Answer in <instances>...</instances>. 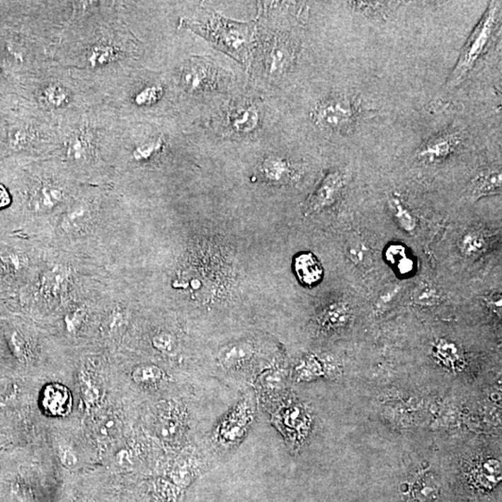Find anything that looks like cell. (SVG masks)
I'll list each match as a JSON object with an SVG mask.
<instances>
[{"label": "cell", "instance_id": "obj_39", "mask_svg": "<svg viewBox=\"0 0 502 502\" xmlns=\"http://www.w3.org/2000/svg\"><path fill=\"white\" fill-rule=\"evenodd\" d=\"M438 300V293L435 289L430 286H423L418 287L416 291L415 301L418 304L427 305L433 304Z\"/></svg>", "mask_w": 502, "mask_h": 502}, {"label": "cell", "instance_id": "obj_35", "mask_svg": "<svg viewBox=\"0 0 502 502\" xmlns=\"http://www.w3.org/2000/svg\"><path fill=\"white\" fill-rule=\"evenodd\" d=\"M438 486L433 482V479H426V478L416 481V485L413 489L416 498L423 501H430L438 497Z\"/></svg>", "mask_w": 502, "mask_h": 502}, {"label": "cell", "instance_id": "obj_9", "mask_svg": "<svg viewBox=\"0 0 502 502\" xmlns=\"http://www.w3.org/2000/svg\"><path fill=\"white\" fill-rule=\"evenodd\" d=\"M460 144L455 133H441L428 139L417 152L418 159L428 164H435L447 159Z\"/></svg>", "mask_w": 502, "mask_h": 502}, {"label": "cell", "instance_id": "obj_30", "mask_svg": "<svg viewBox=\"0 0 502 502\" xmlns=\"http://www.w3.org/2000/svg\"><path fill=\"white\" fill-rule=\"evenodd\" d=\"M322 361L316 358V356H308L301 361L298 367H296L297 378L301 381H311L324 374V367Z\"/></svg>", "mask_w": 502, "mask_h": 502}, {"label": "cell", "instance_id": "obj_18", "mask_svg": "<svg viewBox=\"0 0 502 502\" xmlns=\"http://www.w3.org/2000/svg\"><path fill=\"white\" fill-rule=\"evenodd\" d=\"M433 358L438 363L450 370H456L462 364V355L455 343L447 340H439L433 344Z\"/></svg>", "mask_w": 502, "mask_h": 502}, {"label": "cell", "instance_id": "obj_41", "mask_svg": "<svg viewBox=\"0 0 502 502\" xmlns=\"http://www.w3.org/2000/svg\"><path fill=\"white\" fill-rule=\"evenodd\" d=\"M350 4L364 14H370V16H377L381 14L382 11L386 7V3L382 2H350Z\"/></svg>", "mask_w": 502, "mask_h": 502}, {"label": "cell", "instance_id": "obj_7", "mask_svg": "<svg viewBox=\"0 0 502 502\" xmlns=\"http://www.w3.org/2000/svg\"><path fill=\"white\" fill-rule=\"evenodd\" d=\"M253 418V408L249 400L239 404L236 409L224 418L218 430L217 438L224 445H232L241 440Z\"/></svg>", "mask_w": 502, "mask_h": 502}, {"label": "cell", "instance_id": "obj_15", "mask_svg": "<svg viewBox=\"0 0 502 502\" xmlns=\"http://www.w3.org/2000/svg\"><path fill=\"white\" fill-rule=\"evenodd\" d=\"M91 219V210L84 202H76L62 214L61 229L67 234H76L83 230Z\"/></svg>", "mask_w": 502, "mask_h": 502}, {"label": "cell", "instance_id": "obj_8", "mask_svg": "<svg viewBox=\"0 0 502 502\" xmlns=\"http://www.w3.org/2000/svg\"><path fill=\"white\" fill-rule=\"evenodd\" d=\"M346 184V177L343 171H329L309 198V210L312 212H320L332 206L340 198Z\"/></svg>", "mask_w": 502, "mask_h": 502}, {"label": "cell", "instance_id": "obj_32", "mask_svg": "<svg viewBox=\"0 0 502 502\" xmlns=\"http://www.w3.org/2000/svg\"><path fill=\"white\" fill-rule=\"evenodd\" d=\"M163 93H164V91L160 85L147 86L135 94L133 100L139 106H149L159 102L161 99Z\"/></svg>", "mask_w": 502, "mask_h": 502}, {"label": "cell", "instance_id": "obj_25", "mask_svg": "<svg viewBox=\"0 0 502 502\" xmlns=\"http://www.w3.org/2000/svg\"><path fill=\"white\" fill-rule=\"evenodd\" d=\"M388 205L398 224L403 230L409 232V233L415 230L417 227V219L401 199L396 197L392 198L389 200Z\"/></svg>", "mask_w": 502, "mask_h": 502}, {"label": "cell", "instance_id": "obj_13", "mask_svg": "<svg viewBox=\"0 0 502 502\" xmlns=\"http://www.w3.org/2000/svg\"><path fill=\"white\" fill-rule=\"evenodd\" d=\"M264 179L274 184H285L293 176V168L289 160L278 156H268L261 164Z\"/></svg>", "mask_w": 502, "mask_h": 502}, {"label": "cell", "instance_id": "obj_38", "mask_svg": "<svg viewBox=\"0 0 502 502\" xmlns=\"http://www.w3.org/2000/svg\"><path fill=\"white\" fill-rule=\"evenodd\" d=\"M87 316L84 308H76L70 311L64 317V323L68 331L76 332L79 331Z\"/></svg>", "mask_w": 502, "mask_h": 502}, {"label": "cell", "instance_id": "obj_19", "mask_svg": "<svg viewBox=\"0 0 502 502\" xmlns=\"http://www.w3.org/2000/svg\"><path fill=\"white\" fill-rule=\"evenodd\" d=\"M298 405L284 406L275 414V423L279 424L282 432L287 436L292 438V432L300 430L302 423H304V412Z\"/></svg>", "mask_w": 502, "mask_h": 502}, {"label": "cell", "instance_id": "obj_2", "mask_svg": "<svg viewBox=\"0 0 502 502\" xmlns=\"http://www.w3.org/2000/svg\"><path fill=\"white\" fill-rule=\"evenodd\" d=\"M181 23L215 49L251 67L256 45V23L237 22L207 8H198L194 16L184 18Z\"/></svg>", "mask_w": 502, "mask_h": 502}, {"label": "cell", "instance_id": "obj_43", "mask_svg": "<svg viewBox=\"0 0 502 502\" xmlns=\"http://www.w3.org/2000/svg\"><path fill=\"white\" fill-rule=\"evenodd\" d=\"M59 456H60L62 465L67 468L72 469L76 467L77 462H79L75 452L70 448H61Z\"/></svg>", "mask_w": 502, "mask_h": 502}, {"label": "cell", "instance_id": "obj_23", "mask_svg": "<svg viewBox=\"0 0 502 502\" xmlns=\"http://www.w3.org/2000/svg\"><path fill=\"white\" fill-rule=\"evenodd\" d=\"M92 142L90 136L85 132H77L71 136L67 144V154L75 161H81L90 156Z\"/></svg>", "mask_w": 502, "mask_h": 502}, {"label": "cell", "instance_id": "obj_16", "mask_svg": "<svg viewBox=\"0 0 502 502\" xmlns=\"http://www.w3.org/2000/svg\"><path fill=\"white\" fill-rule=\"evenodd\" d=\"M253 355V346L248 341L230 344L221 350L219 361L227 370H234L246 363Z\"/></svg>", "mask_w": 502, "mask_h": 502}, {"label": "cell", "instance_id": "obj_37", "mask_svg": "<svg viewBox=\"0 0 502 502\" xmlns=\"http://www.w3.org/2000/svg\"><path fill=\"white\" fill-rule=\"evenodd\" d=\"M153 346L159 352L164 353H171L176 349V338L169 332H159L154 336L152 340Z\"/></svg>", "mask_w": 502, "mask_h": 502}, {"label": "cell", "instance_id": "obj_40", "mask_svg": "<svg viewBox=\"0 0 502 502\" xmlns=\"http://www.w3.org/2000/svg\"><path fill=\"white\" fill-rule=\"evenodd\" d=\"M282 382H283V375L278 371L266 373L261 379V386L263 390L275 392L276 389L280 388Z\"/></svg>", "mask_w": 502, "mask_h": 502}, {"label": "cell", "instance_id": "obj_29", "mask_svg": "<svg viewBox=\"0 0 502 502\" xmlns=\"http://www.w3.org/2000/svg\"><path fill=\"white\" fill-rule=\"evenodd\" d=\"M69 100L67 91L60 85H47L41 92V101L52 108H61L67 105Z\"/></svg>", "mask_w": 502, "mask_h": 502}, {"label": "cell", "instance_id": "obj_26", "mask_svg": "<svg viewBox=\"0 0 502 502\" xmlns=\"http://www.w3.org/2000/svg\"><path fill=\"white\" fill-rule=\"evenodd\" d=\"M117 50L107 44H98L88 52L87 61L93 67H105L117 59Z\"/></svg>", "mask_w": 502, "mask_h": 502}, {"label": "cell", "instance_id": "obj_6", "mask_svg": "<svg viewBox=\"0 0 502 502\" xmlns=\"http://www.w3.org/2000/svg\"><path fill=\"white\" fill-rule=\"evenodd\" d=\"M229 130L239 137L251 136L259 130L261 113L259 107L251 101H239L232 103L225 115Z\"/></svg>", "mask_w": 502, "mask_h": 502}, {"label": "cell", "instance_id": "obj_4", "mask_svg": "<svg viewBox=\"0 0 502 502\" xmlns=\"http://www.w3.org/2000/svg\"><path fill=\"white\" fill-rule=\"evenodd\" d=\"M359 106L352 98L334 95L321 101L311 113L312 120L329 132H349L358 121Z\"/></svg>", "mask_w": 502, "mask_h": 502}, {"label": "cell", "instance_id": "obj_31", "mask_svg": "<svg viewBox=\"0 0 502 502\" xmlns=\"http://www.w3.org/2000/svg\"><path fill=\"white\" fill-rule=\"evenodd\" d=\"M486 246V240L482 234L477 232H470L464 234L460 243V249L467 256H474L481 253Z\"/></svg>", "mask_w": 502, "mask_h": 502}, {"label": "cell", "instance_id": "obj_3", "mask_svg": "<svg viewBox=\"0 0 502 502\" xmlns=\"http://www.w3.org/2000/svg\"><path fill=\"white\" fill-rule=\"evenodd\" d=\"M501 3H490L485 14L472 33L460 53L455 68L447 80V87L454 89L464 82L471 75L477 62L485 55L496 31L501 16Z\"/></svg>", "mask_w": 502, "mask_h": 502}, {"label": "cell", "instance_id": "obj_21", "mask_svg": "<svg viewBox=\"0 0 502 502\" xmlns=\"http://www.w3.org/2000/svg\"><path fill=\"white\" fill-rule=\"evenodd\" d=\"M350 310L348 306L343 302H336L331 304L322 314L320 319L321 325L326 329L343 328L348 322Z\"/></svg>", "mask_w": 502, "mask_h": 502}, {"label": "cell", "instance_id": "obj_14", "mask_svg": "<svg viewBox=\"0 0 502 502\" xmlns=\"http://www.w3.org/2000/svg\"><path fill=\"white\" fill-rule=\"evenodd\" d=\"M475 485L484 489H492L501 482V465L495 459L480 460L472 472Z\"/></svg>", "mask_w": 502, "mask_h": 502}, {"label": "cell", "instance_id": "obj_33", "mask_svg": "<svg viewBox=\"0 0 502 502\" xmlns=\"http://www.w3.org/2000/svg\"><path fill=\"white\" fill-rule=\"evenodd\" d=\"M7 341L11 353L18 360L28 361L29 358L28 347L23 336L16 331H11L7 334Z\"/></svg>", "mask_w": 502, "mask_h": 502}, {"label": "cell", "instance_id": "obj_1", "mask_svg": "<svg viewBox=\"0 0 502 502\" xmlns=\"http://www.w3.org/2000/svg\"><path fill=\"white\" fill-rule=\"evenodd\" d=\"M256 25V45L252 57L257 69L267 79L274 81L286 74L296 61L298 38L290 28H285L287 22L282 19L284 3H278L279 19L276 16L275 2L260 3Z\"/></svg>", "mask_w": 502, "mask_h": 502}, {"label": "cell", "instance_id": "obj_12", "mask_svg": "<svg viewBox=\"0 0 502 502\" xmlns=\"http://www.w3.org/2000/svg\"><path fill=\"white\" fill-rule=\"evenodd\" d=\"M293 268L297 278L304 286L313 287L322 280V266L316 257L310 252H302L295 257Z\"/></svg>", "mask_w": 502, "mask_h": 502}, {"label": "cell", "instance_id": "obj_34", "mask_svg": "<svg viewBox=\"0 0 502 502\" xmlns=\"http://www.w3.org/2000/svg\"><path fill=\"white\" fill-rule=\"evenodd\" d=\"M163 147H164V142H163L162 139H152V141L147 142L145 144L136 147L135 150L133 151V157L137 161H147V160L153 159L156 154H159L162 150Z\"/></svg>", "mask_w": 502, "mask_h": 502}, {"label": "cell", "instance_id": "obj_28", "mask_svg": "<svg viewBox=\"0 0 502 502\" xmlns=\"http://www.w3.org/2000/svg\"><path fill=\"white\" fill-rule=\"evenodd\" d=\"M67 281V272L64 269L55 267L44 275L42 281L43 290L50 296H57Z\"/></svg>", "mask_w": 502, "mask_h": 502}, {"label": "cell", "instance_id": "obj_10", "mask_svg": "<svg viewBox=\"0 0 502 502\" xmlns=\"http://www.w3.org/2000/svg\"><path fill=\"white\" fill-rule=\"evenodd\" d=\"M41 406L47 414L53 417H64L72 409V394L60 383H50L43 389L40 398Z\"/></svg>", "mask_w": 502, "mask_h": 502}, {"label": "cell", "instance_id": "obj_42", "mask_svg": "<svg viewBox=\"0 0 502 502\" xmlns=\"http://www.w3.org/2000/svg\"><path fill=\"white\" fill-rule=\"evenodd\" d=\"M406 256H408V255H406V249H405V246L399 245V244L391 245L387 249H386V260H387L389 263L394 264V266H397L401 260H403L404 258Z\"/></svg>", "mask_w": 502, "mask_h": 502}, {"label": "cell", "instance_id": "obj_17", "mask_svg": "<svg viewBox=\"0 0 502 502\" xmlns=\"http://www.w3.org/2000/svg\"><path fill=\"white\" fill-rule=\"evenodd\" d=\"M501 190V172L498 169L480 174L472 183V197L478 199L498 194Z\"/></svg>", "mask_w": 502, "mask_h": 502}, {"label": "cell", "instance_id": "obj_22", "mask_svg": "<svg viewBox=\"0 0 502 502\" xmlns=\"http://www.w3.org/2000/svg\"><path fill=\"white\" fill-rule=\"evenodd\" d=\"M347 256L352 263L362 269L370 268L373 263V257L370 249L358 239H350L346 249Z\"/></svg>", "mask_w": 502, "mask_h": 502}, {"label": "cell", "instance_id": "obj_5", "mask_svg": "<svg viewBox=\"0 0 502 502\" xmlns=\"http://www.w3.org/2000/svg\"><path fill=\"white\" fill-rule=\"evenodd\" d=\"M219 81V69L210 58L189 59L181 71V83L190 93L215 90Z\"/></svg>", "mask_w": 502, "mask_h": 502}, {"label": "cell", "instance_id": "obj_11", "mask_svg": "<svg viewBox=\"0 0 502 502\" xmlns=\"http://www.w3.org/2000/svg\"><path fill=\"white\" fill-rule=\"evenodd\" d=\"M64 198V191L62 187L55 183L43 182L33 190L31 204L37 212H47L55 209Z\"/></svg>", "mask_w": 502, "mask_h": 502}, {"label": "cell", "instance_id": "obj_36", "mask_svg": "<svg viewBox=\"0 0 502 502\" xmlns=\"http://www.w3.org/2000/svg\"><path fill=\"white\" fill-rule=\"evenodd\" d=\"M25 258L13 251L0 252V266L8 274H16L25 266Z\"/></svg>", "mask_w": 502, "mask_h": 502}, {"label": "cell", "instance_id": "obj_20", "mask_svg": "<svg viewBox=\"0 0 502 502\" xmlns=\"http://www.w3.org/2000/svg\"><path fill=\"white\" fill-rule=\"evenodd\" d=\"M160 421V433L167 439H176L183 433V413L174 406L162 415Z\"/></svg>", "mask_w": 502, "mask_h": 502}, {"label": "cell", "instance_id": "obj_27", "mask_svg": "<svg viewBox=\"0 0 502 502\" xmlns=\"http://www.w3.org/2000/svg\"><path fill=\"white\" fill-rule=\"evenodd\" d=\"M164 372L161 368L154 365H142L132 371V378L138 384H156L164 379Z\"/></svg>", "mask_w": 502, "mask_h": 502}, {"label": "cell", "instance_id": "obj_24", "mask_svg": "<svg viewBox=\"0 0 502 502\" xmlns=\"http://www.w3.org/2000/svg\"><path fill=\"white\" fill-rule=\"evenodd\" d=\"M79 383L85 402L91 405L99 402L103 397V384L99 379L87 371H81L79 375Z\"/></svg>", "mask_w": 502, "mask_h": 502}]
</instances>
